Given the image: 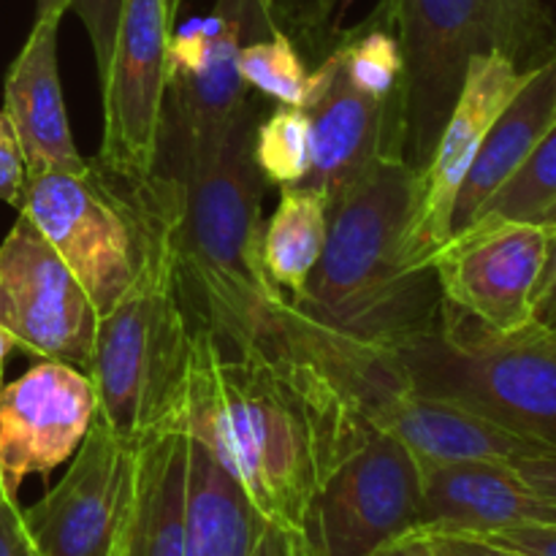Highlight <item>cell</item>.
Listing matches in <instances>:
<instances>
[{
	"instance_id": "cell-5",
	"label": "cell",
	"mask_w": 556,
	"mask_h": 556,
	"mask_svg": "<svg viewBox=\"0 0 556 556\" xmlns=\"http://www.w3.org/2000/svg\"><path fill=\"white\" fill-rule=\"evenodd\" d=\"M402 49V157L421 172L459 98L472 58L500 52L530 71L556 54L546 0H380Z\"/></svg>"
},
{
	"instance_id": "cell-38",
	"label": "cell",
	"mask_w": 556,
	"mask_h": 556,
	"mask_svg": "<svg viewBox=\"0 0 556 556\" xmlns=\"http://www.w3.org/2000/svg\"><path fill=\"white\" fill-rule=\"evenodd\" d=\"M14 348H16V342L11 340L9 331L0 329V369H3V362H5V358H9V353L14 351Z\"/></svg>"
},
{
	"instance_id": "cell-9",
	"label": "cell",
	"mask_w": 556,
	"mask_h": 556,
	"mask_svg": "<svg viewBox=\"0 0 556 556\" xmlns=\"http://www.w3.org/2000/svg\"><path fill=\"white\" fill-rule=\"evenodd\" d=\"M277 27L258 0H217L206 20L172 33L157 174L185 182L215 163L250 103L239 71L242 38Z\"/></svg>"
},
{
	"instance_id": "cell-29",
	"label": "cell",
	"mask_w": 556,
	"mask_h": 556,
	"mask_svg": "<svg viewBox=\"0 0 556 556\" xmlns=\"http://www.w3.org/2000/svg\"><path fill=\"white\" fill-rule=\"evenodd\" d=\"M125 0H68V9L76 11L81 25L87 27L92 52H96L98 79L103 81L106 76L109 58H112L114 36H117L119 14H123Z\"/></svg>"
},
{
	"instance_id": "cell-21",
	"label": "cell",
	"mask_w": 556,
	"mask_h": 556,
	"mask_svg": "<svg viewBox=\"0 0 556 556\" xmlns=\"http://www.w3.org/2000/svg\"><path fill=\"white\" fill-rule=\"evenodd\" d=\"M556 125V54L532 71L530 81L516 92L497 123L483 139L451 215V237L465 231L489 199L519 172L530 152Z\"/></svg>"
},
{
	"instance_id": "cell-8",
	"label": "cell",
	"mask_w": 556,
	"mask_h": 556,
	"mask_svg": "<svg viewBox=\"0 0 556 556\" xmlns=\"http://www.w3.org/2000/svg\"><path fill=\"white\" fill-rule=\"evenodd\" d=\"M277 320L282 331L340 386L358 416L375 432L407 445L421 465L467 459L508 465L519 456L548 454L532 440L505 432L497 424L418 394L391 351L309 324L288 302L277 313Z\"/></svg>"
},
{
	"instance_id": "cell-27",
	"label": "cell",
	"mask_w": 556,
	"mask_h": 556,
	"mask_svg": "<svg viewBox=\"0 0 556 556\" xmlns=\"http://www.w3.org/2000/svg\"><path fill=\"white\" fill-rule=\"evenodd\" d=\"M255 163L269 185L302 182L309 168V119L304 109L280 106L255 128Z\"/></svg>"
},
{
	"instance_id": "cell-22",
	"label": "cell",
	"mask_w": 556,
	"mask_h": 556,
	"mask_svg": "<svg viewBox=\"0 0 556 556\" xmlns=\"http://www.w3.org/2000/svg\"><path fill=\"white\" fill-rule=\"evenodd\" d=\"M190 434L166 429L139 445L136 492L114 556H185L188 552Z\"/></svg>"
},
{
	"instance_id": "cell-3",
	"label": "cell",
	"mask_w": 556,
	"mask_h": 556,
	"mask_svg": "<svg viewBox=\"0 0 556 556\" xmlns=\"http://www.w3.org/2000/svg\"><path fill=\"white\" fill-rule=\"evenodd\" d=\"M261 112L248 103L212 166L182 182L174 266L195 329L223 345H248L271 331L286 304L261 255V199L269 182L255 163Z\"/></svg>"
},
{
	"instance_id": "cell-40",
	"label": "cell",
	"mask_w": 556,
	"mask_h": 556,
	"mask_svg": "<svg viewBox=\"0 0 556 556\" xmlns=\"http://www.w3.org/2000/svg\"><path fill=\"white\" fill-rule=\"evenodd\" d=\"M9 500H16L14 494L9 492V489H5V483H3V472H0V503H9Z\"/></svg>"
},
{
	"instance_id": "cell-1",
	"label": "cell",
	"mask_w": 556,
	"mask_h": 556,
	"mask_svg": "<svg viewBox=\"0 0 556 556\" xmlns=\"http://www.w3.org/2000/svg\"><path fill=\"white\" fill-rule=\"evenodd\" d=\"M185 429L266 519L302 532L326 478L372 432L280 320L248 345L195 329Z\"/></svg>"
},
{
	"instance_id": "cell-36",
	"label": "cell",
	"mask_w": 556,
	"mask_h": 556,
	"mask_svg": "<svg viewBox=\"0 0 556 556\" xmlns=\"http://www.w3.org/2000/svg\"><path fill=\"white\" fill-rule=\"evenodd\" d=\"M369 556H432V548H429V535L427 530L416 527V530L405 532V535L394 538V541L383 543L378 552Z\"/></svg>"
},
{
	"instance_id": "cell-35",
	"label": "cell",
	"mask_w": 556,
	"mask_h": 556,
	"mask_svg": "<svg viewBox=\"0 0 556 556\" xmlns=\"http://www.w3.org/2000/svg\"><path fill=\"white\" fill-rule=\"evenodd\" d=\"M0 556H38L16 500L0 503Z\"/></svg>"
},
{
	"instance_id": "cell-2",
	"label": "cell",
	"mask_w": 556,
	"mask_h": 556,
	"mask_svg": "<svg viewBox=\"0 0 556 556\" xmlns=\"http://www.w3.org/2000/svg\"><path fill=\"white\" fill-rule=\"evenodd\" d=\"M418 199V172L386 157L353 193L329 206L324 253L291 304L309 324L364 345L400 351L432 334L443 291L432 264L413 269L405 233Z\"/></svg>"
},
{
	"instance_id": "cell-11",
	"label": "cell",
	"mask_w": 556,
	"mask_h": 556,
	"mask_svg": "<svg viewBox=\"0 0 556 556\" xmlns=\"http://www.w3.org/2000/svg\"><path fill=\"white\" fill-rule=\"evenodd\" d=\"M98 320L101 315L74 271L20 212L0 244V329L30 356L87 372Z\"/></svg>"
},
{
	"instance_id": "cell-6",
	"label": "cell",
	"mask_w": 556,
	"mask_h": 556,
	"mask_svg": "<svg viewBox=\"0 0 556 556\" xmlns=\"http://www.w3.org/2000/svg\"><path fill=\"white\" fill-rule=\"evenodd\" d=\"M193 334L177 288L172 237L98 320L87 375L98 416L114 434L141 445L166 429L185 427Z\"/></svg>"
},
{
	"instance_id": "cell-18",
	"label": "cell",
	"mask_w": 556,
	"mask_h": 556,
	"mask_svg": "<svg viewBox=\"0 0 556 556\" xmlns=\"http://www.w3.org/2000/svg\"><path fill=\"white\" fill-rule=\"evenodd\" d=\"M60 20L63 16H36V25L3 81V114L16 136L27 177L81 172L87 166L65 114L58 71Z\"/></svg>"
},
{
	"instance_id": "cell-32",
	"label": "cell",
	"mask_w": 556,
	"mask_h": 556,
	"mask_svg": "<svg viewBox=\"0 0 556 556\" xmlns=\"http://www.w3.org/2000/svg\"><path fill=\"white\" fill-rule=\"evenodd\" d=\"M532 324L556 334V226L548 228L546 264L532 293Z\"/></svg>"
},
{
	"instance_id": "cell-20",
	"label": "cell",
	"mask_w": 556,
	"mask_h": 556,
	"mask_svg": "<svg viewBox=\"0 0 556 556\" xmlns=\"http://www.w3.org/2000/svg\"><path fill=\"white\" fill-rule=\"evenodd\" d=\"M185 556H315L307 535L266 519L231 472L190 438Z\"/></svg>"
},
{
	"instance_id": "cell-14",
	"label": "cell",
	"mask_w": 556,
	"mask_h": 556,
	"mask_svg": "<svg viewBox=\"0 0 556 556\" xmlns=\"http://www.w3.org/2000/svg\"><path fill=\"white\" fill-rule=\"evenodd\" d=\"M302 109L309 119V168L296 185L320 190L329 206L353 193L386 157H402V92L372 98L358 90L337 47L309 74Z\"/></svg>"
},
{
	"instance_id": "cell-33",
	"label": "cell",
	"mask_w": 556,
	"mask_h": 556,
	"mask_svg": "<svg viewBox=\"0 0 556 556\" xmlns=\"http://www.w3.org/2000/svg\"><path fill=\"white\" fill-rule=\"evenodd\" d=\"M516 476L538 494L556 505V454H532L508 462Z\"/></svg>"
},
{
	"instance_id": "cell-34",
	"label": "cell",
	"mask_w": 556,
	"mask_h": 556,
	"mask_svg": "<svg viewBox=\"0 0 556 556\" xmlns=\"http://www.w3.org/2000/svg\"><path fill=\"white\" fill-rule=\"evenodd\" d=\"M429 535V548L432 556H521L516 552H508L503 546L483 541L478 535H462V532H432Z\"/></svg>"
},
{
	"instance_id": "cell-37",
	"label": "cell",
	"mask_w": 556,
	"mask_h": 556,
	"mask_svg": "<svg viewBox=\"0 0 556 556\" xmlns=\"http://www.w3.org/2000/svg\"><path fill=\"white\" fill-rule=\"evenodd\" d=\"M68 0H36V16H63Z\"/></svg>"
},
{
	"instance_id": "cell-10",
	"label": "cell",
	"mask_w": 556,
	"mask_h": 556,
	"mask_svg": "<svg viewBox=\"0 0 556 556\" xmlns=\"http://www.w3.org/2000/svg\"><path fill=\"white\" fill-rule=\"evenodd\" d=\"M424 470L407 445L369 432L324 481L304 519L315 556H369L421 521Z\"/></svg>"
},
{
	"instance_id": "cell-24",
	"label": "cell",
	"mask_w": 556,
	"mask_h": 556,
	"mask_svg": "<svg viewBox=\"0 0 556 556\" xmlns=\"http://www.w3.org/2000/svg\"><path fill=\"white\" fill-rule=\"evenodd\" d=\"M494 223L556 226V125L521 163L519 172L483 204L467 228L494 226Z\"/></svg>"
},
{
	"instance_id": "cell-7",
	"label": "cell",
	"mask_w": 556,
	"mask_h": 556,
	"mask_svg": "<svg viewBox=\"0 0 556 556\" xmlns=\"http://www.w3.org/2000/svg\"><path fill=\"white\" fill-rule=\"evenodd\" d=\"M394 356L418 394L462 407L556 454L554 331L530 324L497 334L443 302L438 329Z\"/></svg>"
},
{
	"instance_id": "cell-25",
	"label": "cell",
	"mask_w": 556,
	"mask_h": 556,
	"mask_svg": "<svg viewBox=\"0 0 556 556\" xmlns=\"http://www.w3.org/2000/svg\"><path fill=\"white\" fill-rule=\"evenodd\" d=\"M337 49L345 63L348 79L372 98H394L402 92V49L394 30L378 9L353 30H342Z\"/></svg>"
},
{
	"instance_id": "cell-12",
	"label": "cell",
	"mask_w": 556,
	"mask_h": 556,
	"mask_svg": "<svg viewBox=\"0 0 556 556\" xmlns=\"http://www.w3.org/2000/svg\"><path fill=\"white\" fill-rule=\"evenodd\" d=\"M139 445L96 413L68 472L22 510L38 556H114L136 492Z\"/></svg>"
},
{
	"instance_id": "cell-16",
	"label": "cell",
	"mask_w": 556,
	"mask_h": 556,
	"mask_svg": "<svg viewBox=\"0 0 556 556\" xmlns=\"http://www.w3.org/2000/svg\"><path fill=\"white\" fill-rule=\"evenodd\" d=\"M548 228L535 223L472 226L429 258L443 302L497 334L532 324V293L541 280Z\"/></svg>"
},
{
	"instance_id": "cell-31",
	"label": "cell",
	"mask_w": 556,
	"mask_h": 556,
	"mask_svg": "<svg viewBox=\"0 0 556 556\" xmlns=\"http://www.w3.org/2000/svg\"><path fill=\"white\" fill-rule=\"evenodd\" d=\"M478 538L521 556H556V525H521Z\"/></svg>"
},
{
	"instance_id": "cell-4",
	"label": "cell",
	"mask_w": 556,
	"mask_h": 556,
	"mask_svg": "<svg viewBox=\"0 0 556 556\" xmlns=\"http://www.w3.org/2000/svg\"><path fill=\"white\" fill-rule=\"evenodd\" d=\"M182 182L163 174L130 179L96 157L81 172L25 179L20 212L65 261L98 315H106L174 237Z\"/></svg>"
},
{
	"instance_id": "cell-28",
	"label": "cell",
	"mask_w": 556,
	"mask_h": 556,
	"mask_svg": "<svg viewBox=\"0 0 556 556\" xmlns=\"http://www.w3.org/2000/svg\"><path fill=\"white\" fill-rule=\"evenodd\" d=\"M351 3L353 0H275V20L286 27L293 43L302 41L313 52L326 49L329 54L342 36L337 16L345 14Z\"/></svg>"
},
{
	"instance_id": "cell-19",
	"label": "cell",
	"mask_w": 556,
	"mask_h": 556,
	"mask_svg": "<svg viewBox=\"0 0 556 556\" xmlns=\"http://www.w3.org/2000/svg\"><path fill=\"white\" fill-rule=\"evenodd\" d=\"M421 470V530L489 535L521 525H556V505L538 497L503 462H438Z\"/></svg>"
},
{
	"instance_id": "cell-41",
	"label": "cell",
	"mask_w": 556,
	"mask_h": 556,
	"mask_svg": "<svg viewBox=\"0 0 556 556\" xmlns=\"http://www.w3.org/2000/svg\"><path fill=\"white\" fill-rule=\"evenodd\" d=\"M258 5L266 11V14L275 16V0H258ZM275 22H277V20H275Z\"/></svg>"
},
{
	"instance_id": "cell-17",
	"label": "cell",
	"mask_w": 556,
	"mask_h": 556,
	"mask_svg": "<svg viewBox=\"0 0 556 556\" xmlns=\"http://www.w3.org/2000/svg\"><path fill=\"white\" fill-rule=\"evenodd\" d=\"M98 413L90 375L63 362L27 369L0 383V472L11 494L30 476H47L76 454Z\"/></svg>"
},
{
	"instance_id": "cell-23",
	"label": "cell",
	"mask_w": 556,
	"mask_h": 556,
	"mask_svg": "<svg viewBox=\"0 0 556 556\" xmlns=\"http://www.w3.org/2000/svg\"><path fill=\"white\" fill-rule=\"evenodd\" d=\"M329 231V199L307 185H282L280 204L264 226L261 255L286 302L307 286Z\"/></svg>"
},
{
	"instance_id": "cell-26",
	"label": "cell",
	"mask_w": 556,
	"mask_h": 556,
	"mask_svg": "<svg viewBox=\"0 0 556 556\" xmlns=\"http://www.w3.org/2000/svg\"><path fill=\"white\" fill-rule=\"evenodd\" d=\"M239 71L248 87L275 98L282 106H304L309 92V71L282 27L271 36L255 38L239 49Z\"/></svg>"
},
{
	"instance_id": "cell-39",
	"label": "cell",
	"mask_w": 556,
	"mask_h": 556,
	"mask_svg": "<svg viewBox=\"0 0 556 556\" xmlns=\"http://www.w3.org/2000/svg\"><path fill=\"white\" fill-rule=\"evenodd\" d=\"M163 3H166L168 25L174 27V22H177V16H179V5H182V0H163Z\"/></svg>"
},
{
	"instance_id": "cell-15",
	"label": "cell",
	"mask_w": 556,
	"mask_h": 556,
	"mask_svg": "<svg viewBox=\"0 0 556 556\" xmlns=\"http://www.w3.org/2000/svg\"><path fill=\"white\" fill-rule=\"evenodd\" d=\"M532 71L519 68L500 52L472 58L432 157L418 172L416 210L405 233V258L413 269L429 266V258L451 239V215L462 179L492 125L530 81Z\"/></svg>"
},
{
	"instance_id": "cell-30",
	"label": "cell",
	"mask_w": 556,
	"mask_h": 556,
	"mask_svg": "<svg viewBox=\"0 0 556 556\" xmlns=\"http://www.w3.org/2000/svg\"><path fill=\"white\" fill-rule=\"evenodd\" d=\"M25 161H22L20 144L11 130L9 119L0 112V201L5 204L22 206V195H25Z\"/></svg>"
},
{
	"instance_id": "cell-13",
	"label": "cell",
	"mask_w": 556,
	"mask_h": 556,
	"mask_svg": "<svg viewBox=\"0 0 556 556\" xmlns=\"http://www.w3.org/2000/svg\"><path fill=\"white\" fill-rule=\"evenodd\" d=\"M172 33L163 0H125L101 81L103 139L96 157L123 177L147 179L157 168Z\"/></svg>"
}]
</instances>
